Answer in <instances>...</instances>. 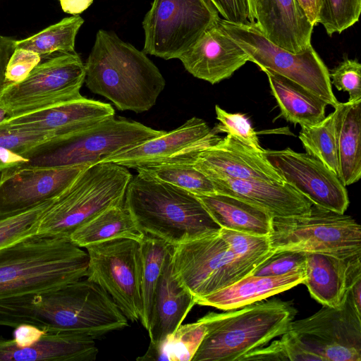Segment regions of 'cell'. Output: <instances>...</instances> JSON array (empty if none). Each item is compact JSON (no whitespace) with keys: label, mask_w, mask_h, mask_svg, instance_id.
<instances>
[{"label":"cell","mask_w":361,"mask_h":361,"mask_svg":"<svg viewBox=\"0 0 361 361\" xmlns=\"http://www.w3.org/2000/svg\"><path fill=\"white\" fill-rule=\"evenodd\" d=\"M59 196L25 210L0 214V250L36 235L40 219Z\"/></svg>","instance_id":"36"},{"label":"cell","mask_w":361,"mask_h":361,"mask_svg":"<svg viewBox=\"0 0 361 361\" xmlns=\"http://www.w3.org/2000/svg\"><path fill=\"white\" fill-rule=\"evenodd\" d=\"M8 118L6 111L0 106V123Z\"/></svg>","instance_id":"51"},{"label":"cell","mask_w":361,"mask_h":361,"mask_svg":"<svg viewBox=\"0 0 361 361\" xmlns=\"http://www.w3.org/2000/svg\"><path fill=\"white\" fill-rule=\"evenodd\" d=\"M348 293L355 309L361 314V277L351 284Z\"/></svg>","instance_id":"49"},{"label":"cell","mask_w":361,"mask_h":361,"mask_svg":"<svg viewBox=\"0 0 361 361\" xmlns=\"http://www.w3.org/2000/svg\"><path fill=\"white\" fill-rule=\"evenodd\" d=\"M209 315L197 321L180 325L165 339L149 342L146 353L137 360L192 361L207 332Z\"/></svg>","instance_id":"30"},{"label":"cell","mask_w":361,"mask_h":361,"mask_svg":"<svg viewBox=\"0 0 361 361\" xmlns=\"http://www.w3.org/2000/svg\"><path fill=\"white\" fill-rule=\"evenodd\" d=\"M85 63L75 52H58L39 63L22 82L0 91V106L13 117L82 98Z\"/></svg>","instance_id":"9"},{"label":"cell","mask_w":361,"mask_h":361,"mask_svg":"<svg viewBox=\"0 0 361 361\" xmlns=\"http://www.w3.org/2000/svg\"><path fill=\"white\" fill-rule=\"evenodd\" d=\"M140 243V284L142 312L140 321L147 329L154 292L168 253L173 245L145 234Z\"/></svg>","instance_id":"32"},{"label":"cell","mask_w":361,"mask_h":361,"mask_svg":"<svg viewBox=\"0 0 361 361\" xmlns=\"http://www.w3.org/2000/svg\"><path fill=\"white\" fill-rule=\"evenodd\" d=\"M83 23L80 15L65 18L30 37L16 40L15 47L30 50L41 57L75 52V37Z\"/></svg>","instance_id":"33"},{"label":"cell","mask_w":361,"mask_h":361,"mask_svg":"<svg viewBox=\"0 0 361 361\" xmlns=\"http://www.w3.org/2000/svg\"><path fill=\"white\" fill-rule=\"evenodd\" d=\"M63 137L0 126V172L8 168L27 164L30 158Z\"/></svg>","instance_id":"31"},{"label":"cell","mask_w":361,"mask_h":361,"mask_svg":"<svg viewBox=\"0 0 361 361\" xmlns=\"http://www.w3.org/2000/svg\"><path fill=\"white\" fill-rule=\"evenodd\" d=\"M308 20L314 26L318 24L320 0H297Z\"/></svg>","instance_id":"48"},{"label":"cell","mask_w":361,"mask_h":361,"mask_svg":"<svg viewBox=\"0 0 361 361\" xmlns=\"http://www.w3.org/2000/svg\"><path fill=\"white\" fill-rule=\"evenodd\" d=\"M98 349L90 336L71 331H46L33 345L17 346L0 337V361H92Z\"/></svg>","instance_id":"24"},{"label":"cell","mask_w":361,"mask_h":361,"mask_svg":"<svg viewBox=\"0 0 361 361\" xmlns=\"http://www.w3.org/2000/svg\"><path fill=\"white\" fill-rule=\"evenodd\" d=\"M216 192L228 195L267 212L274 218L307 214L311 201L284 182L238 180L228 178L211 179Z\"/></svg>","instance_id":"20"},{"label":"cell","mask_w":361,"mask_h":361,"mask_svg":"<svg viewBox=\"0 0 361 361\" xmlns=\"http://www.w3.org/2000/svg\"><path fill=\"white\" fill-rule=\"evenodd\" d=\"M219 233L233 254L254 268L275 253L269 235H252L223 228Z\"/></svg>","instance_id":"37"},{"label":"cell","mask_w":361,"mask_h":361,"mask_svg":"<svg viewBox=\"0 0 361 361\" xmlns=\"http://www.w3.org/2000/svg\"><path fill=\"white\" fill-rule=\"evenodd\" d=\"M94 0H59L63 11L73 16L79 15L87 10Z\"/></svg>","instance_id":"47"},{"label":"cell","mask_w":361,"mask_h":361,"mask_svg":"<svg viewBox=\"0 0 361 361\" xmlns=\"http://www.w3.org/2000/svg\"><path fill=\"white\" fill-rule=\"evenodd\" d=\"M297 313L293 301L279 298L209 312L207 334L192 361H239L285 334Z\"/></svg>","instance_id":"4"},{"label":"cell","mask_w":361,"mask_h":361,"mask_svg":"<svg viewBox=\"0 0 361 361\" xmlns=\"http://www.w3.org/2000/svg\"><path fill=\"white\" fill-rule=\"evenodd\" d=\"M255 23L268 40L291 52L311 46L314 26L297 0H257Z\"/></svg>","instance_id":"21"},{"label":"cell","mask_w":361,"mask_h":361,"mask_svg":"<svg viewBox=\"0 0 361 361\" xmlns=\"http://www.w3.org/2000/svg\"><path fill=\"white\" fill-rule=\"evenodd\" d=\"M132 176L128 168L113 162L87 167L45 212L36 235L69 238L102 212L123 204Z\"/></svg>","instance_id":"5"},{"label":"cell","mask_w":361,"mask_h":361,"mask_svg":"<svg viewBox=\"0 0 361 361\" xmlns=\"http://www.w3.org/2000/svg\"><path fill=\"white\" fill-rule=\"evenodd\" d=\"M85 68L87 87L120 111H149L166 85L161 73L147 54L114 31H97Z\"/></svg>","instance_id":"1"},{"label":"cell","mask_w":361,"mask_h":361,"mask_svg":"<svg viewBox=\"0 0 361 361\" xmlns=\"http://www.w3.org/2000/svg\"><path fill=\"white\" fill-rule=\"evenodd\" d=\"M257 0H248L250 7V22L255 23V11Z\"/></svg>","instance_id":"50"},{"label":"cell","mask_w":361,"mask_h":361,"mask_svg":"<svg viewBox=\"0 0 361 361\" xmlns=\"http://www.w3.org/2000/svg\"><path fill=\"white\" fill-rule=\"evenodd\" d=\"M335 116L334 111L321 121L301 127L299 139L306 153L318 159L339 178Z\"/></svg>","instance_id":"35"},{"label":"cell","mask_w":361,"mask_h":361,"mask_svg":"<svg viewBox=\"0 0 361 361\" xmlns=\"http://www.w3.org/2000/svg\"><path fill=\"white\" fill-rule=\"evenodd\" d=\"M361 0H320L318 24L327 35L341 33L358 21Z\"/></svg>","instance_id":"38"},{"label":"cell","mask_w":361,"mask_h":361,"mask_svg":"<svg viewBox=\"0 0 361 361\" xmlns=\"http://www.w3.org/2000/svg\"><path fill=\"white\" fill-rule=\"evenodd\" d=\"M88 166L23 164L4 169L0 174V214L25 210L60 195Z\"/></svg>","instance_id":"16"},{"label":"cell","mask_w":361,"mask_h":361,"mask_svg":"<svg viewBox=\"0 0 361 361\" xmlns=\"http://www.w3.org/2000/svg\"><path fill=\"white\" fill-rule=\"evenodd\" d=\"M262 71L267 75L271 94L286 121L302 127L325 118L328 104L324 101L281 75L268 69Z\"/></svg>","instance_id":"28"},{"label":"cell","mask_w":361,"mask_h":361,"mask_svg":"<svg viewBox=\"0 0 361 361\" xmlns=\"http://www.w3.org/2000/svg\"><path fill=\"white\" fill-rule=\"evenodd\" d=\"M87 251L69 238L35 235L0 250V299L61 288L86 277Z\"/></svg>","instance_id":"2"},{"label":"cell","mask_w":361,"mask_h":361,"mask_svg":"<svg viewBox=\"0 0 361 361\" xmlns=\"http://www.w3.org/2000/svg\"><path fill=\"white\" fill-rule=\"evenodd\" d=\"M178 59L189 73L212 85L230 78L249 61L247 54L223 29L219 19Z\"/></svg>","instance_id":"19"},{"label":"cell","mask_w":361,"mask_h":361,"mask_svg":"<svg viewBox=\"0 0 361 361\" xmlns=\"http://www.w3.org/2000/svg\"><path fill=\"white\" fill-rule=\"evenodd\" d=\"M303 282L310 295L322 305L340 307L349 288L361 277V256L342 259L330 255L305 253Z\"/></svg>","instance_id":"22"},{"label":"cell","mask_w":361,"mask_h":361,"mask_svg":"<svg viewBox=\"0 0 361 361\" xmlns=\"http://www.w3.org/2000/svg\"><path fill=\"white\" fill-rule=\"evenodd\" d=\"M267 161L284 182L317 207L344 214L350 201L340 178L316 157L290 148L264 149Z\"/></svg>","instance_id":"14"},{"label":"cell","mask_w":361,"mask_h":361,"mask_svg":"<svg viewBox=\"0 0 361 361\" xmlns=\"http://www.w3.org/2000/svg\"><path fill=\"white\" fill-rule=\"evenodd\" d=\"M281 336L280 339L248 353L239 361H321L319 357L306 350L290 333L286 331Z\"/></svg>","instance_id":"39"},{"label":"cell","mask_w":361,"mask_h":361,"mask_svg":"<svg viewBox=\"0 0 361 361\" xmlns=\"http://www.w3.org/2000/svg\"><path fill=\"white\" fill-rule=\"evenodd\" d=\"M224 19L236 23L250 22L248 0H210Z\"/></svg>","instance_id":"44"},{"label":"cell","mask_w":361,"mask_h":361,"mask_svg":"<svg viewBox=\"0 0 361 361\" xmlns=\"http://www.w3.org/2000/svg\"><path fill=\"white\" fill-rule=\"evenodd\" d=\"M219 23L245 51L249 61L261 70L268 69L291 80L334 108L338 105L329 71L312 45L293 53L268 40L255 23H236L221 18Z\"/></svg>","instance_id":"7"},{"label":"cell","mask_w":361,"mask_h":361,"mask_svg":"<svg viewBox=\"0 0 361 361\" xmlns=\"http://www.w3.org/2000/svg\"><path fill=\"white\" fill-rule=\"evenodd\" d=\"M216 119L219 121L214 127L218 133L231 135L255 150L262 152L257 132L248 119L241 114L228 113L218 105L215 106Z\"/></svg>","instance_id":"40"},{"label":"cell","mask_w":361,"mask_h":361,"mask_svg":"<svg viewBox=\"0 0 361 361\" xmlns=\"http://www.w3.org/2000/svg\"><path fill=\"white\" fill-rule=\"evenodd\" d=\"M217 133L216 128L211 129L203 119L192 117L171 131H166L103 161L134 169L165 163H194L201 151L221 140Z\"/></svg>","instance_id":"15"},{"label":"cell","mask_w":361,"mask_h":361,"mask_svg":"<svg viewBox=\"0 0 361 361\" xmlns=\"http://www.w3.org/2000/svg\"><path fill=\"white\" fill-rule=\"evenodd\" d=\"M41 59L39 54L30 50L16 48L6 67L3 87L22 82L40 63Z\"/></svg>","instance_id":"43"},{"label":"cell","mask_w":361,"mask_h":361,"mask_svg":"<svg viewBox=\"0 0 361 361\" xmlns=\"http://www.w3.org/2000/svg\"><path fill=\"white\" fill-rule=\"evenodd\" d=\"M13 341L18 347H27L37 343L46 331L29 324H22L14 328Z\"/></svg>","instance_id":"45"},{"label":"cell","mask_w":361,"mask_h":361,"mask_svg":"<svg viewBox=\"0 0 361 361\" xmlns=\"http://www.w3.org/2000/svg\"><path fill=\"white\" fill-rule=\"evenodd\" d=\"M144 235L123 203L102 212L73 231L69 239L78 247H85L120 238L140 242Z\"/></svg>","instance_id":"29"},{"label":"cell","mask_w":361,"mask_h":361,"mask_svg":"<svg viewBox=\"0 0 361 361\" xmlns=\"http://www.w3.org/2000/svg\"><path fill=\"white\" fill-rule=\"evenodd\" d=\"M287 332L321 361L361 360V314L348 293L340 307L323 305L311 316L293 320Z\"/></svg>","instance_id":"12"},{"label":"cell","mask_w":361,"mask_h":361,"mask_svg":"<svg viewBox=\"0 0 361 361\" xmlns=\"http://www.w3.org/2000/svg\"><path fill=\"white\" fill-rule=\"evenodd\" d=\"M219 231L173 245L174 273L196 300L235 283L255 269L233 254Z\"/></svg>","instance_id":"11"},{"label":"cell","mask_w":361,"mask_h":361,"mask_svg":"<svg viewBox=\"0 0 361 361\" xmlns=\"http://www.w3.org/2000/svg\"><path fill=\"white\" fill-rule=\"evenodd\" d=\"M305 253L293 251L275 252L256 267L250 274L274 276L305 269Z\"/></svg>","instance_id":"42"},{"label":"cell","mask_w":361,"mask_h":361,"mask_svg":"<svg viewBox=\"0 0 361 361\" xmlns=\"http://www.w3.org/2000/svg\"><path fill=\"white\" fill-rule=\"evenodd\" d=\"M219 18L210 0H153L142 21L143 51L179 59Z\"/></svg>","instance_id":"10"},{"label":"cell","mask_w":361,"mask_h":361,"mask_svg":"<svg viewBox=\"0 0 361 361\" xmlns=\"http://www.w3.org/2000/svg\"><path fill=\"white\" fill-rule=\"evenodd\" d=\"M339 178L345 186L361 177V99L334 108Z\"/></svg>","instance_id":"27"},{"label":"cell","mask_w":361,"mask_h":361,"mask_svg":"<svg viewBox=\"0 0 361 361\" xmlns=\"http://www.w3.org/2000/svg\"><path fill=\"white\" fill-rule=\"evenodd\" d=\"M264 152V151H263ZM262 152L227 135L197 156L195 166L208 178L284 183Z\"/></svg>","instance_id":"17"},{"label":"cell","mask_w":361,"mask_h":361,"mask_svg":"<svg viewBox=\"0 0 361 361\" xmlns=\"http://www.w3.org/2000/svg\"><path fill=\"white\" fill-rule=\"evenodd\" d=\"M137 173L184 189L195 195L216 192L214 183L194 163H165L139 167Z\"/></svg>","instance_id":"34"},{"label":"cell","mask_w":361,"mask_h":361,"mask_svg":"<svg viewBox=\"0 0 361 361\" xmlns=\"http://www.w3.org/2000/svg\"><path fill=\"white\" fill-rule=\"evenodd\" d=\"M124 204L144 234L173 245L221 229L195 195L139 173L128 183Z\"/></svg>","instance_id":"3"},{"label":"cell","mask_w":361,"mask_h":361,"mask_svg":"<svg viewBox=\"0 0 361 361\" xmlns=\"http://www.w3.org/2000/svg\"><path fill=\"white\" fill-rule=\"evenodd\" d=\"M16 39L0 35V91L4 83V74L7 63L16 49Z\"/></svg>","instance_id":"46"},{"label":"cell","mask_w":361,"mask_h":361,"mask_svg":"<svg viewBox=\"0 0 361 361\" xmlns=\"http://www.w3.org/2000/svg\"><path fill=\"white\" fill-rule=\"evenodd\" d=\"M331 85L339 91L347 92L349 102L361 99V64L348 57L329 72Z\"/></svg>","instance_id":"41"},{"label":"cell","mask_w":361,"mask_h":361,"mask_svg":"<svg viewBox=\"0 0 361 361\" xmlns=\"http://www.w3.org/2000/svg\"><path fill=\"white\" fill-rule=\"evenodd\" d=\"M274 252L293 251L342 259L361 256V226L350 216L312 204L305 215L274 218L269 235Z\"/></svg>","instance_id":"6"},{"label":"cell","mask_w":361,"mask_h":361,"mask_svg":"<svg viewBox=\"0 0 361 361\" xmlns=\"http://www.w3.org/2000/svg\"><path fill=\"white\" fill-rule=\"evenodd\" d=\"M305 269L274 276L247 275L235 283L196 300V304L222 310L241 308L303 283Z\"/></svg>","instance_id":"25"},{"label":"cell","mask_w":361,"mask_h":361,"mask_svg":"<svg viewBox=\"0 0 361 361\" xmlns=\"http://www.w3.org/2000/svg\"><path fill=\"white\" fill-rule=\"evenodd\" d=\"M171 246L158 281L149 314L147 331L150 342L159 343L173 333L196 305L195 297L174 273Z\"/></svg>","instance_id":"23"},{"label":"cell","mask_w":361,"mask_h":361,"mask_svg":"<svg viewBox=\"0 0 361 361\" xmlns=\"http://www.w3.org/2000/svg\"><path fill=\"white\" fill-rule=\"evenodd\" d=\"M196 196L221 228L257 235L270 234L273 218L263 209L222 193Z\"/></svg>","instance_id":"26"},{"label":"cell","mask_w":361,"mask_h":361,"mask_svg":"<svg viewBox=\"0 0 361 361\" xmlns=\"http://www.w3.org/2000/svg\"><path fill=\"white\" fill-rule=\"evenodd\" d=\"M165 132L135 121L113 116L65 136L30 158L25 164L43 166H92L159 137Z\"/></svg>","instance_id":"8"},{"label":"cell","mask_w":361,"mask_h":361,"mask_svg":"<svg viewBox=\"0 0 361 361\" xmlns=\"http://www.w3.org/2000/svg\"><path fill=\"white\" fill-rule=\"evenodd\" d=\"M87 278L98 284L131 322L140 320V243L126 238L89 245Z\"/></svg>","instance_id":"13"},{"label":"cell","mask_w":361,"mask_h":361,"mask_svg":"<svg viewBox=\"0 0 361 361\" xmlns=\"http://www.w3.org/2000/svg\"><path fill=\"white\" fill-rule=\"evenodd\" d=\"M114 115L115 111L110 104L82 97L8 117L0 123V126L63 137L91 127Z\"/></svg>","instance_id":"18"}]
</instances>
